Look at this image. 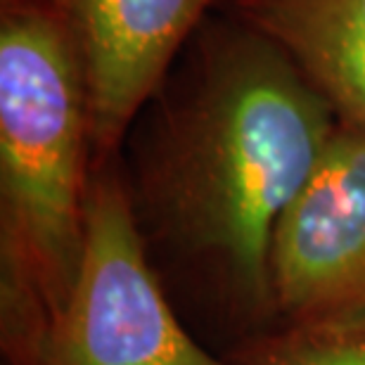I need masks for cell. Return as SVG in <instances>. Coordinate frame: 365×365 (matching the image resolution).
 I'll return each mask as SVG.
<instances>
[{
	"label": "cell",
	"mask_w": 365,
	"mask_h": 365,
	"mask_svg": "<svg viewBox=\"0 0 365 365\" xmlns=\"http://www.w3.org/2000/svg\"><path fill=\"white\" fill-rule=\"evenodd\" d=\"M145 109L123 173L138 218L242 309L273 311V237L337 128L330 105L275 43L216 10Z\"/></svg>",
	"instance_id": "1"
},
{
	"label": "cell",
	"mask_w": 365,
	"mask_h": 365,
	"mask_svg": "<svg viewBox=\"0 0 365 365\" xmlns=\"http://www.w3.org/2000/svg\"><path fill=\"white\" fill-rule=\"evenodd\" d=\"M93 164L88 88L74 48L34 0H0V264L10 365H36L74 282Z\"/></svg>",
	"instance_id": "2"
},
{
	"label": "cell",
	"mask_w": 365,
	"mask_h": 365,
	"mask_svg": "<svg viewBox=\"0 0 365 365\" xmlns=\"http://www.w3.org/2000/svg\"><path fill=\"white\" fill-rule=\"evenodd\" d=\"M36 365H230L197 344L173 313L119 157L93 164L81 259Z\"/></svg>",
	"instance_id": "3"
},
{
	"label": "cell",
	"mask_w": 365,
	"mask_h": 365,
	"mask_svg": "<svg viewBox=\"0 0 365 365\" xmlns=\"http://www.w3.org/2000/svg\"><path fill=\"white\" fill-rule=\"evenodd\" d=\"M273 311L289 325L365 316V133L337 123L277 223Z\"/></svg>",
	"instance_id": "4"
},
{
	"label": "cell",
	"mask_w": 365,
	"mask_h": 365,
	"mask_svg": "<svg viewBox=\"0 0 365 365\" xmlns=\"http://www.w3.org/2000/svg\"><path fill=\"white\" fill-rule=\"evenodd\" d=\"M62 29L91 102L93 162L119 157L138 116L221 0H34Z\"/></svg>",
	"instance_id": "5"
},
{
	"label": "cell",
	"mask_w": 365,
	"mask_h": 365,
	"mask_svg": "<svg viewBox=\"0 0 365 365\" xmlns=\"http://www.w3.org/2000/svg\"><path fill=\"white\" fill-rule=\"evenodd\" d=\"M216 10L275 43L337 121L365 133V0H221Z\"/></svg>",
	"instance_id": "6"
},
{
	"label": "cell",
	"mask_w": 365,
	"mask_h": 365,
	"mask_svg": "<svg viewBox=\"0 0 365 365\" xmlns=\"http://www.w3.org/2000/svg\"><path fill=\"white\" fill-rule=\"evenodd\" d=\"M259 365H365V316L289 325L264 349Z\"/></svg>",
	"instance_id": "7"
}]
</instances>
